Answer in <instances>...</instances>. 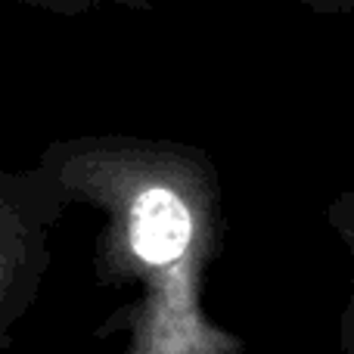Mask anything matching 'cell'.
Here are the masks:
<instances>
[{
	"label": "cell",
	"instance_id": "1",
	"mask_svg": "<svg viewBox=\"0 0 354 354\" xmlns=\"http://www.w3.org/2000/svg\"><path fill=\"white\" fill-rule=\"evenodd\" d=\"M72 205L100 212L93 277L134 299L93 330L124 336L122 354H245V339L205 311V283L227 245L218 165L174 137L78 134L37 159Z\"/></svg>",
	"mask_w": 354,
	"mask_h": 354
},
{
	"label": "cell",
	"instance_id": "2",
	"mask_svg": "<svg viewBox=\"0 0 354 354\" xmlns=\"http://www.w3.org/2000/svg\"><path fill=\"white\" fill-rule=\"evenodd\" d=\"M324 221L333 233L339 236V243L348 252V268H351V280H348V299L345 308L339 314V351L354 354V183H348L345 189H339L324 208Z\"/></svg>",
	"mask_w": 354,
	"mask_h": 354
},
{
	"label": "cell",
	"instance_id": "3",
	"mask_svg": "<svg viewBox=\"0 0 354 354\" xmlns=\"http://www.w3.org/2000/svg\"><path fill=\"white\" fill-rule=\"evenodd\" d=\"M22 6H35V10H47L56 16H81V12H93L103 6H118V10L131 12H149L156 6V0H12Z\"/></svg>",
	"mask_w": 354,
	"mask_h": 354
},
{
	"label": "cell",
	"instance_id": "4",
	"mask_svg": "<svg viewBox=\"0 0 354 354\" xmlns=\"http://www.w3.org/2000/svg\"><path fill=\"white\" fill-rule=\"evenodd\" d=\"M308 10L320 12V16H345L354 12V0H301Z\"/></svg>",
	"mask_w": 354,
	"mask_h": 354
}]
</instances>
